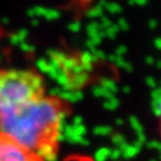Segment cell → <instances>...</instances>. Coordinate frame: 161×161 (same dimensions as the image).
Listing matches in <instances>:
<instances>
[{"instance_id": "1", "label": "cell", "mask_w": 161, "mask_h": 161, "mask_svg": "<svg viewBox=\"0 0 161 161\" xmlns=\"http://www.w3.org/2000/svg\"><path fill=\"white\" fill-rule=\"evenodd\" d=\"M66 114L58 98L42 97L0 114V134L43 161H53L56 159Z\"/></svg>"}, {"instance_id": "2", "label": "cell", "mask_w": 161, "mask_h": 161, "mask_svg": "<svg viewBox=\"0 0 161 161\" xmlns=\"http://www.w3.org/2000/svg\"><path fill=\"white\" fill-rule=\"evenodd\" d=\"M44 97L42 76L32 70H0V114Z\"/></svg>"}, {"instance_id": "3", "label": "cell", "mask_w": 161, "mask_h": 161, "mask_svg": "<svg viewBox=\"0 0 161 161\" xmlns=\"http://www.w3.org/2000/svg\"><path fill=\"white\" fill-rule=\"evenodd\" d=\"M0 161H43L32 152L24 149L14 141L0 134Z\"/></svg>"}, {"instance_id": "4", "label": "cell", "mask_w": 161, "mask_h": 161, "mask_svg": "<svg viewBox=\"0 0 161 161\" xmlns=\"http://www.w3.org/2000/svg\"><path fill=\"white\" fill-rule=\"evenodd\" d=\"M153 111H154L156 118H158V121H159V131H160V136H161V94L159 97L154 98Z\"/></svg>"}, {"instance_id": "5", "label": "cell", "mask_w": 161, "mask_h": 161, "mask_svg": "<svg viewBox=\"0 0 161 161\" xmlns=\"http://www.w3.org/2000/svg\"><path fill=\"white\" fill-rule=\"evenodd\" d=\"M102 86L108 91V92H110L111 94H114L115 92H117V90H118V87H117V85H116V82L114 80H111V79H106V80H103V82H102Z\"/></svg>"}, {"instance_id": "6", "label": "cell", "mask_w": 161, "mask_h": 161, "mask_svg": "<svg viewBox=\"0 0 161 161\" xmlns=\"http://www.w3.org/2000/svg\"><path fill=\"white\" fill-rule=\"evenodd\" d=\"M118 100L116 99L115 97H111L109 99H106V102L104 104V106L106 108V109H110V110H115L117 106H118Z\"/></svg>"}, {"instance_id": "7", "label": "cell", "mask_w": 161, "mask_h": 161, "mask_svg": "<svg viewBox=\"0 0 161 161\" xmlns=\"http://www.w3.org/2000/svg\"><path fill=\"white\" fill-rule=\"evenodd\" d=\"M37 67L40 68L41 72H43V73H47V74H48V72H49V62H48V60H46V58H41V60H38Z\"/></svg>"}, {"instance_id": "8", "label": "cell", "mask_w": 161, "mask_h": 161, "mask_svg": "<svg viewBox=\"0 0 161 161\" xmlns=\"http://www.w3.org/2000/svg\"><path fill=\"white\" fill-rule=\"evenodd\" d=\"M105 7H106L110 12H112V13H118V12L121 11L119 5H117V4H115V3H106Z\"/></svg>"}, {"instance_id": "9", "label": "cell", "mask_w": 161, "mask_h": 161, "mask_svg": "<svg viewBox=\"0 0 161 161\" xmlns=\"http://www.w3.org/2000/svg\"><path fill=\"white\" fill-rule=\"evenodd\" d=\"M103 14V12H102V8H100V6H97V7H94L92 8L90 13H87V16L88 17H100Z\"/></svg>"}, {"instance_id": "10", "label": "cell", "mask_w": 161, "mask_h": 161, "mask_svg": "<svg viewBox=\"0 0 161 161\" xmlns=\"http://www.w3.org/2000/svg\"><path fill=\"white\" fill-rule=\"evenodd\" d=\"M69 29L72 30V31H74V32H78L79 29H80V24L79 23H73L70 26H69Z\"/></svg>"}]
</instances>
